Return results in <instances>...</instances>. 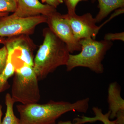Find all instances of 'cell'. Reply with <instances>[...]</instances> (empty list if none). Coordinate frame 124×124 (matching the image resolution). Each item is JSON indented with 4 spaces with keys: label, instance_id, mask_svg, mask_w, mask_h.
<instances>
[{
    "label": "cell",
    "instance_id": "obj_23",
    "mask_svg": "<svg viewBox=\"0 0 124 124\" xmlns=\"http://www.w3.org/2000/svg\"><path fill=\"white\" fill-rule=\"evenodd\" d=\"M8 13H0V17L8 15Z\"/></svg>",
    "mask_w": 124,
    "mask_h": 124
},
{
    "label": "cell",
    "instance_id": "obj_6",
    "mask_svg": "<svg viewBox=\"0 0 124 124\" xmlns=\"http://www.w3.org/2000/svg\"><path fill=\"white\" fill-rule=\"evenodd\" d=\"M5 45L12 49V60L15 67L24 63L33 66V52L36 46L28 35L9 37Z\"/></svg>",
    "mask_w": 124,
    "mask_h": 124
},
{
    "label": "cell",
    "instance_id": "obj_7",
    "mask_svg": "<svg viewBox=\"0 0 124 124\" xmlns=\"http://www.w3.org/2000/svg\"><path fill=\"white\" fill-rule=\"evenodd\" d=\"M69 23L75 37L80 41L82 39L91 38L95 40L100 30L96 25V20L90 13L82 16L75 13L62 15Z\"/></svg>",
    "mask_w": 124,
    "mask_h": 124
},
{
    "label": "cell",
    "instance_id": "obj_10",
    "mask_svg": "<svg viewBox=\"0 0 124 124\" xmlns=\"http://www.w3.org/2000/svg\"><path fill=\"white\" fill-rule=\"evenodd\" d=\"M121 92L120 86L117 82H112L109 85L108 100L110 111V119L116 118L119 112H124V100L121 97Z\"/></svg>",
    "mask_w": 124,
    "mask_h": 124
},
{
    "label": "cell",
    "instance_id": "obj_5",
    "mask_svg": "<svg viewBox=\"0 0 124 124\" xmlns=\"http://www.w3.org/2000/svg\"><path fill=\"white\" fill-rule=\"evenodd\" d=\"M47 17L39 15L23 18L13 14L0 17V37H13L21 35H29L34 32L38 25L46 23Z\"/></svg>",
    "mask_w": 124,
    "mask_h": 124
},
{
    "label": "cell",
    "instance_id": "obj_20",
    "mask_svg": "<svg viewBox=\"0 0 124 124\" xmlns=\"http://www.w3.org/2000/svg\"><path fill=\"white\" fill-rule=\"evenodd\" d=\"M57 124H75L73 122L70 121H60L58 122Z\"/></svg>",
    "mask_w": 124,
    "mask_h": 124
},
{
    "label": "cell",
    "instance_id": "obj_11",
    "mask_svg": "<svg viewBox=\"0 0 124 124\" xmlns=\"http://www.w3.org/2000/svg\"><path fill=\"white\" fill-rule=\"evenodd\" d=\"M99 11L95 18L96 23H100L115 10L123 8L124 0H98Z\"/></svg>",
    "mask_w": 124,
    "mask_h": 124
},
{
    "label": "cell",
    "instance_id": "obj_15",
    "mask_svg": "<svg viewBox=\"0 0 124 124\" xmlns=\"http://www.w3.org/2000/svg\"><path fill=\"white\" fill-rule=\"evenodd\" d=\"M17 8V0H0V13H14Z\"/></svg>",
    "mask_w": 124,
    "mask_h": 124
},
{
    "label": "cell",
    "instance_id": "obj_17",
    "mask_svg": "<svg viewBox=\"0 0 124 124\" xmlns=\"http://www.w3.org/2000/svg\"><path fill=\"white\" fill-rule=\"evenodd\" d=\"M104 40L110 41L116 40H119L124 41V32H123L119 33H107L104 36Z\"/></svg>",
    "mask_w": 124,
    "mask_h": 124
},
{
    "label": "cell",
    "instance_id": "obj_2",
    "mask_svg": "<svg viewBox=\"0 0 124 124\" xmlns=\"http://www.w3.org/2000/svg\"><path fill=\"white\" fill-rule=\"evenodd\" d=\"M44 40L33 60L38 79H43L58 67L66 66L70 53L66 45L48 28L43 29Z\"/></svg>",
    "mask_w": 124,
    "mask_h": 124
},
{
    "label": "cell",
    "instance_id": "obj_1",
    "mask_svg": "<svg viewBox=\"0 0 124 124\" xmlns=\"http://www.w3.org/2000/svg\"><path fill=\"white\" fill-rule=\"evenodd\" d=\"M89 101L88 98L73 103L51 100L44 104H18L16 108L21 124H55L59 117L69 112L86 113Z\"/></svg>",
    "mask_w": 124,
    "mask_h": 124
},
{
    "label": "cell",
    "instance_id": "obj_21",
    "mask_svg": "<svg viewBox=\"0 0 124 124\" xmlns=\"http://www.w3.org/2000/svg\"><path fill=\"white\" fill-rule=\"evenodd\" d=\"M2 116V106L1 105H0V124H1V118Z\"/></svg>",
    "mask_w": 124,
    "mask_h": 124
},
{
    "label": "cell",
    "instance_id": "obj_4",
    "mask_svg": "<svg viewBox=\"0 0 124 124\" xmlns=\"http://www.w3.org/2000/svg\"><path fill=\"white\" fill-rule=\"evenodd\" d=\"M38 80L33 66L24 63L16 68L11 95L14 101L37 103L40 98Z\"/></svg>",
    "mask_w": 124,
    "mask_h": 124
},
{
    "label": "cell",
    "instance_id": "obj_18",
    "mask_svg": "<svg viewBox=\"0 0 124 124\" xmlns=\"http://www.w3.org/2000/svg\"><path fill=\"white\" fill-rule=\"evenodd\" d=\"M88 0H64L68 10V13H76V8L77 4L82 1Z\"/></svg>",
    "mask_w": 124,
    "mask_h": 124
},
{
    "label": "cell",
    "instance_id": "obj_12",
    "mask_svg": "<svg viewBox=\"0 0 124 124\" xmlns=\"http://www.w3.org/2000/svg\"><path fill=\"white\" fill-rule=\"evenodd\" d=\"M93 110L95 115L94 117H87L82 116L80 117L75 118L73 122L75 124H83L88 122L93 123L97 121H100L102 122V124H117L116 120L114 121L110 120V111H108L107 113L103 114L101 109L98 107H93Z\"/></svg>",
    "mask_w": 124,
    "mask_h": 124
},
{
    "label": "cell",
    "instance_id": "obj_22",
    "mask_svg": "<svg viewBox=\"0 0 124 124\" xmlns=\"http://www.w3.org/2000/svg\"><path fill=\"white\" fill-rule=\"evenodd\" d=\"M6 41V39H5L4 37H0V44H5Z\"/></svg>",
    "mask_w": 124,
    "mask_h": 124
},
{
    "label": "cell",
    "instance_id": "obj_13",
    "mask_svg": "<svg viewBox=\"0 0 124 124\" xmlns=\"http://www.w3.org/2000/svg\"><path fill=\"white\" fill-rule=\"evenodd\" d=\"M8 56L5 67L3 71L0 73V94L9 88V85L8 80L15 72V68L12 60V50L7 47Z\"/></svg>",
    "mask_w": 124,
    "mask_h": 124
},
{
    "label": "cell",
    "instance_id": "obj_14",
    "mask_svg": "<svg viewBox=\"0 0 124 124\" xmlns=\"http://www.w3.org/2000/svg\"><path fill=\"white\" fill-rule=\"evenodd\" d=\"M15 103L11 94L7 93L5 96L6 112L1 124H21L20 119L16 116L14 113L13 106Z\"/></svg>",
    "mask_w": 124,
    "mask_h": 124
},
{
    "label": "cell",
    "instance_id": "obj_16",
    "mask_svg": "<svg viewBox=\"0 0 124 124\" xmlns=\"http://www.w3.org/2000/svg\"><path fill=\"white\" fill-rule=\"evenodd\" d=\"M8 51L7 48L4 46L0 49V73H1L6 65L7 63Z\"/></svg>",
    "mask_w": 124,
    "mask_h": 124
},
{
    "label": "cell",
    "instance_id": "obj_3",
    "mask_svg": "<svg viewBox=\"0 0 124 124\" xmlns=\"http://www.w3.org/2000/svg\"><path fill=\"white\" fill-rule=\"evenodd\" d=\"M79 43L81 52L75 55L70 54L66 65L67 71H70L78 67H83L97 74L103 73L104 68L102 62L113 43L104 40L98 41L91 38L81 39Z\"/></svg>",
    "mask_w": 124,
    "mask_h": 124
},
{
    "label": "cell",
    "instance_id": "obj_8",
    "mask_svg": "<svg viewBox=\"0 0 124 124\" xmlns=\"http://www.w3.org/2000/svg\"><path fill=\"white\" fill-rule=\"evenodd\" d=\"M46 23L49 28L66 45L70 53L81 51L79 41L76 39L69 23L62 15L57 12L47 17Z\"/></svg>",
    "mask_w": 124,
    "mask_h": 124
},
{
    "label": "cell",
    "instance_id": "obj_9",
    "mask_svg": "<svg viewBox=\"0 0 124 124\" xmlns=\"http://www.w3.org/2000/svg\"><path fill=\"white\" fill-rule=\"evenodd\" d=\"M57 12L54 7L42 4L39 0H17V8L13 15L23 18L41 15L48 17Z\"/></svg>",
    "mask_w": 124,
    "mask_h": 124
},
{
    "label": "cell",
    "instance_id": "obj_19",
    "mask_svg": "<svg viewBox=\"0 0 124 124\" xmlns=\"http://www.w3.org/2000/svg\"><path fill=\"white\" fill-rule=\"evenodd\" d=\"M43 2H46V4L56 8L57 7L63 2V0H41Z\"/></svg>",
    "mask_w": 124,
    "mask_h": 124
}]
</instances>
